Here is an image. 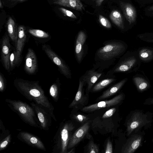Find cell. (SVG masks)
I'll return each mask as SVG.
<instances>
[{"mask_svg":"<svg viewBox=\"0 0 153 153\" xmlns=\"http://www.w3.org/2000/svg\"><path fill=\"white\" fill-rule=\"evenodd\" d=\"M14 85L18 91L27 100L46 108L56 121L53 113L54 107L38 82L19 79L15 81Z\"/></svg>","mask_w":153,"mask_h":153,"instance_id":"6da1fadb","label":"cell"},{"mask_svg":"<svg viewBox=\"0 0 153 153\" xmlns=\"http://www.w3.org/2000/svg\"><path fill=\"white\" fill-rule=\"evenodd\" d=\"M5 101L8 107L17 113L24 122L32 127L40 128L38 118L31 105L19 100L6 99Z\"/></svg>","mask_w":153,"mask_h":153,"instance_id":"7a4b0ae2","label":"cell"},{"mask_svg":"<svg viewBox=\"0 0 153 153\" xmlns=\"http://www.w3.org/2000/svg\"><path fill=\"white\" fill-rule=\"evenodd\" d=\"M74 125L69 121L62 122L52 140V152L67 153Z\"/></svg>","mask_w":153,"mask_h":153,"instance_id":"3957f363","label":"cell"},{"mask_svg":"<svg viewBox=\"0 0 153 153\" xmlns=\"http://www.w3.org/2000/svg\"><path fill=\"white\" fill-rule=\"evenodd\" d=\"M147 115L141 111L137 110L130 115L126 123L127 134L129 135L148 123Z\"/></svg>","mask_w":153,"mask_h":153,"instance_id":"277c9868","label":"cell"},{"mask_svg":"<svg viewBox=\"0 0 153 153\" xmlns=\"http://www.w3.org/2000/svg\"><path fill=\"white\" fill-rule=\"evenodd\" d=\"M126 49L124 44L120 42L110 43L100 48L97 54L99 57L104 60H107L118 56Z\"/></svg>","mask_w":153,"mask_h":153,"instance_id":"5b68a950","label":"cell"},{"mask_svg":"<svg viewBox=\"0 0 153 153\" xmlns=\"http://www.w3.org/2000/svg\"><path fill=\"white\" fill-rule=\"evenodd\" d=\"M30 104L35 111L40 128L45 131L48 130L51 126L52 118L49 112L44 107L33 102Z\"/></svg>","mask_w":153,"mask_h":153,"instance_id":"8992f818","label":"cell"},{"mask_svg":"<svg viewBox=\"0 0 153 153\" xmlns=\"http://www.w3.org/2000/svg\"><path fill=\"white\" fill-rule=\"evenodd\" d=\"M141 62L137 51L132 52L116 66L114 72H124L134 71L137 67H139Z\"/></svg>","mask_w":153,"mask_h":153,"instance_id":"52a82bcc","label":"cell"},{"mask_svg":"<svg viewBox=\"0 0 153 153\" xmlns=\"http://www.w3.org/2000/svg\"><path fill=\"white\" fill-rule=\"evenodd\" d=\"M42 48L49 58L58 67L62 74L67 78H70L71 74L69 68L50 47L45 44L42 45Z\"/></svg>","mask_w":153,"mask_h":153,"instance_id":"ba28073f","label":"cell"},{"mask_svg":"<svg viewBox=\"0 0 153 153\" xmlns=\"http://www.w3.org/2000/svg\"><path fill=\"white\" fill-rule=\"evenodd\" d=\"M19 140L27 145L45 151L46 148L42 141L38 137L26 131L19 132L17 136Z\"/></svg>","mask_w":153,"mask_h":153,"instance_id":"9c48e42d","label":"cell"},{"mask_svg":"<svg viewBox=\"0 0 153 153\" xmlns=\"http://www.w3.org/2000/svg\"><path fill=\"white\" fill-rule=\"evenodd\" d=\"M123 94L118 95L110 100L100 101L97 103L83 107L81 110L87 112H91L97 110L116 105L123 100Z\"/></svg>","mask_w":153,"mask_h":153,"instance_id":"30bf717a","label":"cell"},{"mask_svg":"<svg viewBox=\"0 0 153 153\" xmlns=\"http://www.w3.org/2000/svg\"><path fill=\"white\" fill-rule=\"evenodd\" d=\"M90 127V122H87L72 134L69 140L68 149L74 147L83 139L88 133Z\"/></svg>","mask_w":153,"mask_h":153,"instance_id":"8fae6325","label":"cell"},{"mask_svg":"<svg viewBox=\"0 0 153 153\" xmlns=\"http://www.w3.org/2000/svg\"><path fill=\"white\" fill-rule=\"evenodd\" d=\"M142 136L138 134H133L123 146L122 152L133 153L141 145L142 140Z\"/></svg>","mask_w":153,"mask_h":153,"instance_id":"7c38bea8","label":"cell"},{"mask_svg":"<svg viewBox=\"0 0 153 153\" xmlns=\"http://www.w3.org/2000/svg\"><path fill=\"white\" fill-rule=\"evenodd\" d=\"M10 45L8 36L5 35L3 38L1 45L2 59L5 68L8 70L10 66Z\"/></svg>","mask_w":153,"mask_h":153,"instance_id":"4fadbf2b","label":"cell"},{"mask_svg":"<svg viewBox=\"0 0 153 153\" xmlns=\"http://www.w3.org/2000/svg\"><path fill=\"white\" fill-rule=\"evenodd\" d=\"M25 69L29 74L35 73L37 68V60L36 55L33 50L30 48L28 49L25 57Z\"/></svg>","mask_w":153,"mask_h":153,"instance_id":"5bb4252c","label":"cell"},{"mask_svg":"<svg viewBox=\"0 0 153 153\" xmlns=\"http://www.w3.org/2000/svg\"><path fill=\"white\" fill-rule=\"evenodd\" d=\"M85 82L80 79L77 91L74 100L70 104L69 107L72 108L78 107L79 105H83L87 100V97L84 94L83 86Z\"/></svg>","mask_w":153,"mask_h":153,"instance_id":"9a60e30c","label":"cell"},{"mask_svg":"<svg viewBox=\"0 0 153 153\" xmlns=\"http://www.w3.org/2000/svg\"><path fill=\"white\" fill-rule=\"evenodd\" d=\"M26 39V35L24 28L22 26H20L18 28L17 37L15 42L16 56L18 62L20 59V55Z\"/></svg>","mask_w":153,"mask_h":153,"instance_id":"2e32d148","label":"cell"},{"mask_svg":"<svg viewBox=\"0 0 153 153\" xmlns=\"http://www.w3.org/2000/svg\"><path fill=\"white\" fill-rule=\"evenodd\" d=\"M86 36L83 31H80L77 36L75 47V53L78 61H81L83 53V45L85 42Z\"/></svg>","mask_w":153,"mask_h":153,"instance_id":"e0dca14e","label":"cell"},{"mask_svg":"<svg viewBox=\"0 0 153 153\" xmlns=\"http://www.w3.org/2000/svg\"><path fill=\"white\" fill-rule=\"evenodd\" d=\"M120 4L123 14L130 24L134 22L136 16V11L134 7L128 3L121 1Z\"/></svg>","mask_w":153,"mask_h":153,"instance_id":"ac0fdd59","label":"cell"},{"mask_svg":"<svg viewBox=\"0 0 153 153\" xmlns=\"http://www.w3.org/2000/svg\"><path fill=\"white\" fill-rule=\"evenodd\" d=\"M53 3L81 11L85 8L81 0H52Z\"/></svg>","mask_w":153,"mask_h":153,"instance_id":"d6986e66","label":"cell"},{"mask_svg":"<svg viewBox=\"0 0 153 153\" xmlns=\"http://www.w3.org/2000/svg\"><path fill=\"white\" fill-rule=\"evenodd\" d=\"M102 75L93 70H90L83 76L82 80L86 83L88 86L87 89L89 91L94 84L97 81Z\"/></svg>","mask_w":153,"mask_h":153,"instance_id":"ffe728a7","label":"cell"},{"mask_svg":"<svg viewBox=\"0 0 153 153\" xmlns=\"http://www.w3.org/2000/svg\"><path fill=\"white\" fill-rule=\"evenodd\" d=\"M127 80L125 78L118 82L104 91L98 98L99 100H102L108 98L117 92L123 86Z\"/></svg>","mask_w":153,"mask_h":153,"instance_id":"44dd1931","label":"cell"},{"mask_svg":"<svg viewBox=\"0 0 153 153\" xmlns=\"http://www.w3.org/2000/svg\"><path fill=\"white\" fill-rule=\"evenodd\" d=\"M139 57L141 62H149L153 59V48L143 47L139 49L137 51Z\"/></svg>","mask_w":153,"mask_h":153,"instance_id":"7402d4cb","label":"cell"},{"mask_svg":"<svg viewBox=\"0 0 153 153\" xmlns=\"http://www.w3.org/2000/svg\"><path fill=\"white\" fill-rule=\"evenodd\" d=\"M109 17L112 22L119 28H124L123 18L120 12L117 10H113L109 15Z\"/></svg>","mask_w":153,"mask_h":153,"instance_id":"603a6c76","label":"cell"},{"mask_svg":"<svg viewBox=\"0 0 153 153\" xmlns=\"http://www.w3.org/2000/svg\"><path fill=\"white\" fill-rule=\"evenodd\" d=\"M7 31L9 35L13 42H16L18 35V28H17L13 20L10 17L7 23Z\"/></svg>","mask_w":153,"mask_h":153,"instance_id":"cb8c5ba5","label":"cell"},{"mask_svg":"<svg viewBox=\"0 0 153 153\" xmlns=\"http://www.w3.org/2000/svg\"><path fill=\"white\" fill-rule=\"evenodd\" d=\"M133 80L137 89L140 92L146 90L149 86L148 81L141 77H134L133 78Z\"/></svg>","mask_w":153,"mask_h":153,"instance_id":"d4e9b609","label":"cell"},{"mask_svg":"<svg viewBox=\"0 0 153 153\" xmlns=\"http://www.w3.org/2000/svg\"><path fill=\"white\" fill-rule=\"evenodd\" d=\"M115 80L113 78H107L101 80L94 86L92 89L93 92L99 91L107 86Z\"/></svg>","mask_w":153,"mask_h":153,"instance_id":"484cf974","label":"cell"},{"mask_svg":"<svg viewBox=\"0 0 153 153\" xmlns=\"http://www.w3.org/2000/svg\"><path fill=\"white\" fill-rule=\"evenodd\" d=\"M49 94L53 101L57 102L59 97V87L56 83H54L50 87Z\"/></svg>","mask_w":153,"mask_h":153,"instance_id":"4316f807","label":"cell"},{"mask_svg":"<svg viewBox=\"0 0 153 153\" xmlns=\"http://www.w3.org/2000/svg\"><path fill=\"white\" fill-rule=\"evenodd\" d=\"M28 32L32 35L38 37L47 38L49 36L48 33L40 30L30 29Z\"/></svg>","mask_w":153,"mask_h":153,"instance_id":"83f0119b","label":"cell"},{"mask_svg":"<svg viewBox=\"0 0 153 153\" xmlns=\"http://www.w3.org/2000/svg\"><path fill=\"white\" fill-rule=\"evenodd\" d=\"M12 139L11 134H9L7 136L0 140V151L6 149L10 144Z\"/></svg>","mask_w":153,"mask_h":153,"instance_id":"f1b7e54d","label":"cell"},{"mask_svg":"<svg viewBox=\"0 0 153 153\" xmlns=\"http://www.w3.org/2000/svg\"><path fill=\"white\" fill-rule=\"evenodd\" d=\"M141 40L146 42L153 43V33H145L138 35Z\"/></svg>","mask_w":153,"mask_h":153,"instance_id":"f546056e","label":"cell"},{"mask_svg":"<svg viewBox=\"0 0 153 153\" xmlns=\"http://www.w3.org/2000/svg\"><path fill=\"white\" fill-rule=\"evenodd\" d=\"M87 151L88 153H98L99 149L97 145L93 141L91 140L88 144Z\"/></svg>","mask_w":153,"mask_h":153,"instance_id":"4dcf8cb0","label":"cell"},{"mask_svg":"<svg viewBox=\"0 0 153 153\" xmlns=\"http://www.w3.org/2000/svg\"><path fill=\"white\" fill-rule=\"evenodd\" d=\"M98 20L99 23L104 27L107 28L111 27V24L109 21L102 15H99Z\"/></svg>","mask_w":153,"mask_h":153,"instance_id":"1f68e13d","label":"cell"},{"mask_svg":"<svg viewBox=\"0 0 153 153\" xmlns=\"http://www.w3.org/2000/svg\"><path fill=\"white\" fill-rule=\"evenodd\" d=\"M0 140H1L10 133L9 130L5 128L1 120H0Z\"/></svg>","mask_w":153,"mask_h":153,"instance_id":"d6a6232c","label":"cell"},{"mask_svg":"<svg viewBox=\"0 0 153 153\" xmlns=\"http://www.w3.org/2000/svg\"><path fill=\"white\" fill-rule=\"evenodd\" d=\"M73 118L76 121L80 123H84L87 121L89 119L86 116L80 114L74 115Z\"/></svg>","mask_w":153,"mask_h":153,"instance_id":"836d02e7","label":"cell"},{"mask_svg":"<svg viewBox=\"0 0 153 153\" xmlns=\"http://www.w3.org/2000/svg\"><path fill=\"white\" fill-rule=\"evenodd\" d=\"M10 59V66L11 68H12L18 62L16 57V51H14L11 54Z\"/></svg>","mask_w":153,"mask_h":153,"instance_id":"e575fe53","label":"cell"},{"mask_svg":"<svg viewBox=\"0 0 153 153\" xmlns=\"http://www.w3.org/2000/svg\"><path fill=\"white\" fill-rule=\"evenodd\" d=\"M59 9L64 15L73 19L76 18V16L71 11L63 7L59 8Z\"/></svg>","mask_w":153,"mask_h":153,"instance_id":"d590c367","label":"cell"},{"mask_svg":"<svg viewBox=\"0 0 153 153\" xmlns=\"http://www.w3.org/2000/svg\"><path fill=\"white\" fill-rule=\"evenodd\" d=\"M105 153H113V147L112 143L109 139H108L106 142L105 150Z\"/></svg>","mask_w":153,"mask_h":153,"instance_id":"8d00e7d4","label":"cell"},{"mask_svg":"<svg viewBox=\"0 0 153 153\" xmlns=\"http://www.w3.org/2000/svg\"><path fill=\"white\" fill-rule=\"evenodd\" d=\"M116 111V108H113L109 109L106 111L102 116L103 118H106L111 117L115 113Z\"/></svg>","mask_w":153,"mask_h":153,"instance_id":"74e56055","label":"cell"},{"mask_svg":"<svg viewBox=\"0 0 153 153\" xmlns=\"http://www.w3.org/2000/svg\"><path fill=\"white\" fill-rule=\"evenodd\" d=\"M5 89V85L2 76L0 75V91L1 92L4 91Z\"/></svg>","mask_w":153,"mask_h":153,"instance_id":"f35d334b","label":"cell"},{"mask_svg":"<svg viewBox=\"0 0 153 153\" xmlns=\"http://www.w3.org/2000/svg\"><path fill=\"white\" fill-rule=\"evenodd\" d=\"M144 104L148 105L153 104V98L147 99L144 102Z\"/></svg>","mask_w":153,"mask_h":153,"instance_id":"ab89813d","label":"cell"},{"mask_svg":"<svg viewBox=\"0 0 153 153\" xmlns=\"http://www.w3.org/2000/svg\"><path fill=\"white\" fill-rule=\"evenodd\" d=\"M104 0H96V4L97 6H100Z\"/></svg>","mask_w":153,"mask_h":153,"instance_id":"60d3db41","label":"cell"},{"mask_svg":"<svg viewBox=\"0 0 153 153\" xmlns=\"http://www.w3.org/2000/svg\"><path fill=\"white\" fill-rule=\"evenodd\" d=\"M148 10L150 11H153V5L150 7L148 9Z\"/></svg>","mask_w":153,"mask_h":153,"instance_id":"b9f144b4","label":"cell"},{"mask_svg":"<svg viewBox=\"0 0 153 153\" xmlns=\"http://www.w3.org/2000/svg\"><path fill=\"white\" fill-rule=\"evenodd\" d=\"M0 7H1V0H0Z\"/></svg>","mask_w":153,"mask_h":153,"instance_id":"7bdbcfd3","label":"cell"},{"mask_svg":"<svg viewBox=\"0 0 153 153\" xmlns=\"http://www.w3.org/2000/svg\"><path fill=\"white\" fill-rule=\"evenodd\" d=\"M17 0L20 1H24L25 0Z\"/></svg>","mask_w":153,"mask_h":153,"instance_id":"ee69618b","label":"cell"},{"mask_svg":"<svg viewBox=\"0 0 153 153\" xmlns=\"http://www.w3.org/2000/svg\"><path fill=\"white\" fill-rule=\"evenodd\" d=\"M152 141L153 142V140H152Z\"/></svg>","mask_w":153,"mask_h":153,"instance_id":"f6af8a7d","label":"cell"}]
</instances>
